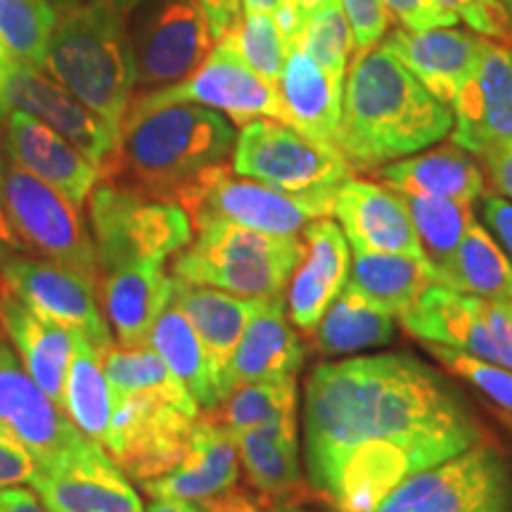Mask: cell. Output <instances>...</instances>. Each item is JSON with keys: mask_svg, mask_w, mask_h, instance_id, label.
<instances>
[{"mask_svg": "<svg viewBox=\"0 0 512 512\" xmlns=\"http://www.w3.org/2000/svg\"><path fill=\"white\" fill-rule=\"evenodd\" d=\"M479 439L463 394L411 354L323 363L306 380V470L337 512H370L408 477Z\"/></svg>", "mask_w": 512, "mask_h": 512, "instance_id": "cell-1", "label": "cell"}, {"mask_svg": "<svg viewBox=\"0 0 512 512\" xmlns=\"http://www.w3.org/2000/svg\"><path fill=\"white\" fill-rule=\"evenodd\" d=\"M453 131V110L387 46L354 55L342 88L335 147L351 169L418 155Z\"/></svg>", "mask_w": 512, "mask_h": 512, "instance_id": "cell-2", "label": "cell"}, {"mask_svg": "<svg viewBox=\"0 0 512 512\" xmlns=\"http://www.w3.org/2000/svg\"><path fill=\"white\" fill-rule=\"evenodd\" d=\"M235 138L233 124L202 105L128 112L112 171L128 178V188L178 204L192 183L228 162Z\"/></svg>", "mask_w": 512, "mask_h": 512, "instance_id": "cell-3", "label": "cell"}, {"mask_svg": "<svg viewBox=\"0 0 512 512\" xmlns=\"http://www.w3.org/2000/svg\"><path fill=\"white\" fill-rule=\"evenodd\" d=\"M46 72L121 138L136 88L126 12L114 0L55 8Z\"/></svg>", "mask_w": 512, "mask_h": 512, "instance_id": "cell-4", "label": "cell"}, {"mask_svg": "<svg viewBox=\"0 0 512 512\" xmlns=\"http://www.w3.org/2000/svg\"><path fill=\"white\" fill-rule=\"evenodd\" d=\"M297 235H271L235 223H209L174 256V278L245 299H285L302 259Z\"/></svg>", "mask_w": 512, "mask_h": 512, "instance_id": "cell-5", "label": "cell"}, {"mask_svg": "<svg viewBox=\"0 0 512 512\" xmlns=\"http://www.w3.org/2000/svg\"><path fill=\"white\" fill-rule=\"evenodd\" d=\"M91 235L100 275L136 264L164 266L192 242V221L181 204L102 183L91 192Z\"/></svg>", "mask_w": 512, "mask_h": 512, "instance_id": "cell-6", "label": "cell"}, {"mask_svg": "<svg viewBox=\"0 0 512 512\" xmlns=\"http://www.w3.org/2000/svg\"><path fill=\"white\" fill-rule=\"evenodd\" d=\"M335 192L292 195L252 178L233 176V169L221 164L192 183L178 197V204L188 211L195 230L209 223H235L271 235H297L311 221L332 216Z\"/></svg>", "mask_w": 512, "mask_h": 512, "instance_id": "cell-7", "label": "cell"}, {"mask_svg": "<svg viewBox=\"0 0 512 512\" xmlns=\"http://www.w3.org/2000/svg\"><path fill=\"white\" fill-rule=\"evenodd\" d=\"M0 207L24 252L72 268L98 285L93 235L60 190L19 169L0 150Z\"/></svg>", "mask_w": 512, "mask_h": 512, "instance_id": "cell-8", "label": "cell"}, {"mask_svg": "<svg viewBox=\"0 0 512 512\" xmlns=\"http://www.w3.org/2000/svg\"><path fill=\"white\" fill-rule=\"evenodd\" d=\"M0 437L22 446L46 472L67 470L105 451L38 387L8 344H0Z\"/></svg>", "mask_w": 512, "mask_h": 512, "instance_id": "cell-9", "label": "cell"}, {"mask_svg": "<svg viewBox=\"0 0 512 512\" xmlns=\"http://www.w3.org/2000/svg\"><path fill=\"white\" fill-rule=\"evenodd\" d=\"M370 512H512V475L498 448L477 441L408 477Z\"/></svg>", "mask_w": 512, "mask_h": 512, "instance_id": "cell-10", "label": "cell"}, {"mask_svg": "<svg viewBox=\"0 0 512 512\" xmlns=\"http://www.w3.org/2000/svg\"><path fill=\"white\" fill-rule=\"evenodd\" d=\"M233 171L292 195L337 190L351 178V164L335 145L318 143L290 124L254 119L233 147Z\"/></svg>", "mask_w": 512, "mask_h": 512, "instance_id": "cell-11", "label": "cell"}, {"mask_svg": "<svg viewBox=\"0 0 512 512\" xmlns=\"http://www.w3.org/2000/svg\"><path fill=\"white\" fill-rule=\"evenodd\" d=\"M128 15L136 86H174L214 50L207 12L197 0H143Z\"/></svg>", "mask_w": 512, "mask_h": 512, "instance_id": "cell-12", "label": "cell"}, {"mask_svg": "<svg viewBox=\"0 0 512 512\" xmlns=\"http://www.w3.org/2000/svg\"><path fill=\"white\" fill-rule=\"evenodd\" d=\"M10 112H27L74 143L102 174L117 162L121 138L43 69L0 50V126Z\"/></svg>", "mask_w": 512, "mask_h": 512, "instance_id": "cell-13", "label": "cell"}, {"mask_svg": "<svg viewBox=\"0 0 512 512\" xmlns=\"http://www.w3.org/2000/svg\"><path fill=\"white\" fill-rule=\"evenodd\" d=\"M183 102L228 114L242 126L254 119H275L287 124L278 86L261 79L226 41H219V46L188 79L138 95L128 112H147Z\"/></svg>", "mask_w": 512, "mask_h": 512, "instance_id": "cell-14", "label": "cell"}, {"mask_svg": "<svg viewBox=\"0 0 512 512\" xmlns=\"http://www.w3.org/2000/svg\"><path fill=\"white\" fill-rule=\"evenodd\" d=\"M197 418L162 396L114 394L107 453L133 482H150L185 458Z\"/></svg>", "mask_w": 512, "mask_h": 512, "instance_id": "cell-15", "label": "cell"}, {"mask_svg": "<svg viewBox=\"0 0 512 512\" xmlns=\"http://www.w3.org/2000/svg\"><path fill=\"white\" fill-rule=\"evenodd\" d=\"M0 280L31 309L64 328L81 330L98 349L107 351L114 344L95 297V283L81 273L41 256L17 254L3 268Z\"/></svg>", "mask_w": 512, "mask_h": 512, "instance_id": "cell-16", "label": "cell"}, {"mask_svg": "<svg viewBox=\"0 0 512 512\" xmlns=\"http://www.w3.org/2000/svg\"><path fill=\"white\" fill-rule=\"evenodd\" d=\"M0 150L19 169L60 190L83 207L102 171L62 133L27 112H10L0 126Z\"/></svg>", "mask_w": 512, "mask_h": 512, "instance_id": "cell-17", "label": "cell"}, {"mask_svg": "<svg viewBox=\"0 0 512 512\" xmlns=\"http://www.w3.org/2000/svg\"><path fill=\"white\" fill-rule=\"evenodd\" d=\"M453 143L484 157L512 143V50L489 43L477 72L451 102Z\"/></svg>", "mask_w": 512, "mask_h": 512, "instance_id": "cell-18", "label": "cell"}, {"mask_svg": "<svg viewBox=\"0 0 512 512\" xmlns=\"http://www.w3.org/2000/svg\"><path fill=\"white\" fill-rule=\"evenodd\" d=\"M335 216L351 252L403 254L427 259L415 235L411 214L399 192L387 185L349 178L339 185L332 202Z\"/></svg>", "mask_w": 512, "mask_h": 512, "instance_id": "cell-19", "label": "cell"}, {"mask_svg": "<svg viewBox=\"0 0 512 512\" xmlns=\"http://www.w3.org/2000/svg\"><path fill=\"white\" fill-rule=\"evenodd\" d=\"M240 456L235 437L211 415H200L192 427L188 451L174 470L140 484L152 498H176L207 508L238 489Z\"/></svg>", "mask_w": 512, "mask_h": 512, "instance_id": "cell-20", "label": "cell"}, {"mask_svg": "<svg viewBox=\"0 0 512 512\" xmlns=\"http://www.w3.org/2000/svg\"><path fill=\"white\" fill-rule=\"evenodd\" d=\"M399 320L403 330L422 342L444 344L512 370L510 356L489 328L484 299L458 292L444 283H434L430 290L420 294L411 309L401 313Z\"/></svg>", "mask_w": 512, "mask_h": 512, "instance_id": "cell-21", "label": "cell"}, {"mask_svg": "<svg viewBox=\"0 0 512 512\" xmlns=\"http://www.w3.org/2000/svg\"><path fill=\"white\" fill-rule=\"evenodd\" d=\"M302 242L304 252L287 285L285 309L297 328L313 332L349 283L351 247L342 228L328 216L311 221Z\"/></svg>", "mask_w": 512, "mask_h": 512, "instance_id": "cell-22", "label": "cell"}, {"mask_svg": "<svg viewBox=\"0 0 512 512\" xmlns=\"http://www.w3.org/2000/svg\"><path fill=\"white\" fill-rule=\"evenodd\" d=\"M491 41L456 27L432 31L394 29L382 46H387L411 69L427 91L451 105L470 76L477 72L479 62Z\"/></svg>", "mask_w": 512, "mask_h": 512, "instance_id": "cell-23", "label": "cell"}, {"mask_svg": "<svg viewBox=\"0 0 512 512\" xmlns=\"http://www.w3.org/2000/svg\"><path fill=\"white\" fill-rule=\"evenodd\" d=\"M302 366L304 344L285 316V299H264L223 370L219 403L242 384L297 377Z\"/></svg>", "mask_w": 512, "mask_h": 512, "instance_id": "cell-24", "label": "cell"}, {"mask_svg": "<svg viewBox=\"0 0 512 512\" xmlns=\"http://www.w3.org/2000/svg\"><path fill=\"white\" fill-rule=\"evenodd\" d=\"M29 486L50 512H145L107 448L67 470H36Z\"/></svg>", "mask_w": 512, "mask_h": 512, "instance_id": "cell-25", "label": "cell"}, {"mask_svg": "<svg viewBox=\"0 0 512 512\" xmlns=\"http://www.w3.org/2000/svg\"><path fill=\"white\" fill-rule=\"evenodd\" d=\"M176 278L162 264H136L98 275L102 309L119 347H147V335L174 299Z\"/></svg>", "mask_w": 512, "mask_h": 512, "instance_id": "cell-26", "label": "cell"}, {"mask_svg": "<svg viewBox=\"0 0 512 512\" xmlns=\"http://www.w3.org/2000/svg\"><path fill=\"white\" fill-rule=\"evenodd\" d=\"M0 328L10 337L34 382L62 406L64 377L74 354L72 328L41 316L5 287L0 290Z\"/></svg>", "mask_w": 512, "mask_h": 512, "instance_id": "cell-27", "label": "cell"}, {"mask_svg": "<svg viewBox=\"0 0 512 512\" xmlns=\"http://www.w3.org/2000/svg\"><path fill=\"white\" fill-rule=\"evenodd\" d=\"M344 79L325 72L302 46L290 43L278 79L287 124L318 143L335 145Z\"/></svg>", "mask_w": 512, "mask_h": 512, "instance_id": "cell-28", "label": "cell"}, {"mask_svg": "<svg viewBox=\"0 0 512 512\" xmlns=\"http://www.w3.org/2000/svg\"><path fill=\"white\" fill-rule=\"evenodd\" d=\"M380 178L399 195L446 197L467 204H475L484 195L482 169L456 143L384 164Z\"/></svg>", "mask_w": 512, "mask_h": 512, "instance_id": "cell-29", "label": "cell"}, {"mask_svg": "<svg viewBox=\"0 0 512 512\" xmlns=\"http://www.w3.org/2000/svg\"><path fill=\"white\" fill-rule=\"evenodd\" d=\"M171 302L188 316L192 328L200 335L216 377V392H219L223 370L233 358L247 323L264 299H245L238 294L216 290V287L190 285L176 278Z\"/></svg>", "mask_w": 512, "mask_h": 512, "instance_id": "cell-30", "label": "cell"}, {"mask_svg": "<svg viewBox=\"0 0 512 512\" xmlns=\"http://www.w3.org/2000/svg\"><path fill=\"white\" fill-rule=\"evenodd\" d=\"M247 482L264 496H285L302 484L297 415L273 420L235 437Z\"/></svg>", "mask_w": 512, "mask_h": 512, "instance_id": "cell-31", "label": "cell"}, {"mask_svg": "<svg viewBox=\"0 0 512 512\" xmlns=\"http://www.w3.org/2000/svg\"><path fill=\"white\" fill-rule=\"evenodd\" d=\"M74 354L64 377L62 411L79 430L107 448L112 439L114 394L102 366V349L74 330Z\"/></svg>", "mask_w": 512, "mask_h": 512, "instance_id": "cell-32", "label": "cell"}, {"mask_svg": "<svg viewBox=\"0 0 512 512\" xmlns=\"http://www.w3.org/2000/svg\"><path fill=\"white\" fill-rule=\"evenodd\" d=\"M147 347L166 363L202 411H214L219 406L216 377L211 361L188 316L171 302L159 313L147 335Z\"/></svg>", "mask_w": 512, "mask_h": 512, "instance_id": "cell-33", "label": "cell"}, {"mask_svg": "<svg viewBox=\"0 0 512 512\" xmlns=\"http://www.w3.org/2000/svg\"><path fill=\"white\" fill-rule=\"evenodd\" d=\"M351 254H354V261H351L349 283L394 318L411 309L420 294L430 290L434 283H441L437 268L427 259L380 252Z\"/></svg>", "mask_w": 512, "mask_h": 512, "instance_id": "cell-34", "label": "cell"}, {"mask_svg": "<svg viewBox=\"0 0 512 512\" xmlns=\"http://www.w3.org/2000/svg\"><path fill=\"white\" fill-rule=\"evenodd\" d=\"M394 337V316L361 290L347 283L316 328L318 349L325 356L382 347Z\"/></svg>", "mask_w": 512, "mask_h": 512, "instance_id": "cell-35", "label": "cell"}, {"mask_svg": "<svg viewBox=\"0 0 512 512\" xmlns=\"http://www.w3.org/2000/svg\"><path fill=\"white\" fill-rule=\"evenodd\" d=\"M444 285L486 302H512V261L482 223H470Z\"/></svg>", "mask_w": 512, "mask_h": 512, "instance_id": "cell-36", "label": "cell"}, {"mask_svg": "<svg viewBox=\"0 0 512 512\" xmlns=\"http://www.w3.org/2000/svg\"><path fill=\"white\" fill-rule=\"evenodd\" d=\"M102 366L110 380L112 394H155L183 408L185 413L200 415L202 408L192 399L181 380L166 368V363L150 347L126 349L112 344L102 351Z\"/></svg>", "mask_w": 512, "mask_h": 512, "instance_id": "cell-37", "label": "cell"}, {"mask_svg": "<svg viewBox=\"0 0 512 512\" xmlns=\"http://www.w3.org/2000/svg\"><path fill=\"white\" fill-rule=\"evenodd\" d=\"M401 197L406 202L408 214H411L422 252H425L427 261L437 268L441 283H446V273L456 259L460 242H463L470 223L475 221L472 204L446 200V197Z\"/></svg>", "mask_w": 512, "mask_h": 512, "instance_id": "cell-38", "label": "cell"}, {"mask_svg": "<svg viewBox=\"0 0 512 512\" xmlns=\"http://www.w3.org/2000/svg\"><path fill=\"white\" fill-rule=\"evenodd\" d=\"M211 418L238 437L254 427L297 415V377L273 382H252L233 389L214 411Z\"/></svg>", "mask_w": 512, "mask_h": 512, "instance_id": "cell-39", "label": "cell"}, {"mask_svg": "<svg viewBox=\"0 0 512 512\" xmlns=\"http://www.w3.org/2000/svg\"><path fill=\"white\" fill-rule=\"evenodd\" d=\"M55 8L50 0H0V50L46 72Z\"/></svg>", "mask_w": 512, "mask_h": 512, "instance_id": "cell-40", "label": "cell"}, {"mask_svg": "<svg viewBox=\"0 0 512 512\" xmlns=\"http://www.w3.org/2000/svg\"><path fill=\"white\" fill-rule=\"evenodd\" d=\"M294 43L337 79H344L354 60V34L339 0H325L320 8L306 15Z\"/></svg>", "mask_w": 512, "mask_h": 512, "instance_id": "cell-41", "label": "cell"}, {"mask_svg": "<svg viewBox=\"0 0 512 512\" xmlns=\"http://www.w3.org/2000/svg\"><path fill=\"white\" fill-rule=\"evenodd\" d=\"M221 41L230 43L242 60L254 69L261 79L278 86L287 57L285 38L280 34L273 15L266 12H242L240 24Z\"/></svg>", "mask_w": 512, "mask_h": 512, "instance_id": "cell-42", "label": "cell"}, {"mask_svg": "<svg viewBox=\"0 0 512 512\" xmlns=\"http://www.w3.org/2000/svg\"><path fill=\"white\" fill-rule=\"evenodd\" d=\"M425 347L434 358H439L448 370H453V373L463 377V380L475 384L479 392L489 396L501 411L512 413V370L510 368L496 366V363L470 356L460 349L444 347V344L425 342Z\"/></svg>", "mask_w": 512, "mask_h": 512, "instance_id": "cell-43", "label": "cell"}, {"mask_svg": "<svg viewBox=\"0 0 512 512\" xmlns=\"http://www.w3.org/2000/svg\"><path fill=\"white\" fill-rule=\"evenodd\" d=\"M354 34V55L368 53L382 41L389 27V10L384 0H339Z\"/></svg>", "mask_w": 512, "mask_h": 512, "instance_id": "cell-44", "label": "cell"}, {"mask_svg": "<svg viewBox=\"0 0 512 512\" xmlns=\"http://www.w3.org/2000/svg\"><path fill=\"white\" fill-rule=\"evenodd\" d=\"M439 3L479 36L498 38V41H508L512 36V24L498 0H439Z\"/></svg>", "mask_w": 512, "mask_h": 512, "instance_id": "cell-45", "label": "cell"}, {"mask_svg": "<svg viewBox=\"0 0 512 512\" xmlns=\"http://www.w3.org/2000/svg\"><path fill=\"white\" fill-rule=\"evenodd\" d=\"M389 15L399 17L403 29L432 31L441 27H456L460 19L446 10L439 0H384Z\"/></svg>", "mask_w": 512, "mask_h": 512, "instance_id": "cell-46", "label": "cell"}, {"mask_svg": "<svg viewBox=\"0 0 512 512\" xmlns=\"http://www.w3.org/2000/svg\"><path fill=\"white\" fill-rule=\"evenodd\" d=\"M36 470L38 467L34 463V458H31L22 446L0 437V489L29 484L31 477L36 475Z\"/></svg>", "mask_w": 512, "mask_h": 512, "instance_id": "cell-47", "label": "cell"}, {"mask_svg": "<svg viewBox=\"0 0 512 512\" xmlns=\"http://www.w3.org/2000/svg\"><path fill=\"white\" fill-rule=\"evenodd\" d=\"M197 3L202 5L204 12H207L214 41L226 38L230 31L240 24L242 19L240 0H197Z\"/></svg>", "mask_w": 512, "mask_h": 512, "instance_id": "cell-48", "label": "cell"}, {"mask_svg": "<svg viewBox=\"0 0 512 512\" xmlns=\"http://www.w3.org/2000/svg\"><path fill=\"white\" fill-rule=\"evenodd\" d=\"M484 221L489 223V228L494 230V235L501 240L505 254L512 261V202L503 200V197L489 195L484 200Z\"/></svg>", "mask_w": 512, "mask_h": 512, "instance_id": "cell-49", "label": "cell"}, {"mask_svg": "<svg viewBox=\"0 0 512 512\" xmlns=\"http://www.w3.org/2000/svg\"><path fill=\"white\" fill-rule=\"evenodd\" d=\"M479 159H482L486 174H489L491 183L496 185V190L512 200V143L486 152Z\"/></svg>", "mask_w": 512, "mask_h": 512, "instance_id": "cell-50", "label": "cell"}, {"mask_svg": "<svg viewBox=\"0 0 512 512\" xmlns=\"http://www.w3.org/2000/svg\"><path fill=\"white\" fill-rule=\"evenodd\" d=\"M0 512H50L34 489L8 486L0 489Z\"/></svg>", "mask_w": 512, "mask_h": 512, "instance_id": "cell-51", "label": "cell"}, {"mask_svg": "<svg viewBox=\"0 0 512 512\" xmlns=\"http://www.w3.org/2000/svg\"><path fill=\"white\" fill-rule=\"evenodd\" d=\"M17 254H27L24 252L22 242L15 235V230H12L8 216H5L3 207H0V273H3V268L8 266L10 259H15Z\"/></svg>", "mask_w": 512, "mask_h": 512, "instance_id": "cell-52", "label": "cell"}, {"mask_svg": "<svg viewBox=\"0 0 512 512\" xmlns=\"http://www.w3.org/2000/svg\"><path fill=\"white\" fill-rule=\"evenodd\" d=\"M147 512H209V510L197 503L176 501V498H155V503L150 505V510Z\"/></svg>", "mask_w": 512, "mask_h": 512, "instance_id": "cell-53", "label": "cell"}, {"mask_svg": "<svg viewBox=\"0 0 512 512\" xmlns=\"http://www.w3.org/2000/svg\"><path fill=\"white\" fill-rule=\"evenodd\" d=\"M280 3L283 0H240L242 12H266V15H273Z\"/></svg>", "mask_w": 512, "mask_h": 512, "instance_id": "cell-54", "label": "cell"}, {"mask_svg": "<svg viewBox=\"0 0 512 512\" xmlns=\"http://www.w3.org/2000/svg\"><path fill=\"white\" fill-rule=\"evenodd\" d=\"M287 3L292 5V10L297 12V17H299V24H302L304 17L311 15V12L316 10V8H320V5H323L325 0H287Z\"/></svg>", "mask_w": 512, "mask_h": 512, "instance_id": "cell-55", "label": "cell"}, {"mask_svg": "<svg viewBox=\"0 0 512 512\" xmlns=\"http://www.w3.org/2000/svg\"><path fill=\"white\" fill-rule=\"evenodd\" d=\"M114 3H117V8H119L121 12H126V15H128V12L136 8L138 3H143V0H114Z\"/></svg>", "mask_w": 512, "mask_h": 512, "instance_id": "cell-56", "label": "cell"}, {"mask_svg": "<svg viewBox=\"0 0 512 512\" xmlns=\"http://www.w3.org/2000/svg\"><path fill=\"white\" fill-rule=\"evenodd\" d=\"M498 418H501L503 425L508 427L510 434H512V413L510 411H498Z\"/></svg>", "mask_w": 512, "mask_h": 512, "instance_id": "cell-57", "label": "cell"}, {"mask_svg": "<svg viewBox=\"0 0 512 512\" xmlns=\"http://www.w3.org/2000/svg\"><path fill=\"white\" fill-rule=\"evenodd\" d=\"M254 512H304L299 508H292V505H280V508H268V510H254Z\"/></svg>", "mask_w": 512, "mask_h": 512, "instance_id": "cell-58", "label": "cell"}, {"mask_svg": "<svg viewBox=\"0 0 512 512\" xmlns=\"http://www.w3.org/2000/svg\"><path fill=\"white\" fill-rule=\"evenodd\" d=\"M503 304V313L508 318V328H510V337H512V302H501Z\"/></svg>", "mask_w": 512, "mask_h": 512, "instance_id": "cell-59", "label": "cell"}, {"mask_svg": "<svg viewBox=\"0 0 512 512\" xmlns=\"http://www.w3.org/2000/svg\"><path fill=\"white\" fill-rule=\"evenodd\" d=\"M498 3H501V8L505 10V15H508L510 24H512V0H498Z\"/></svg>", "mask_w": 512, "mask_h": 512, "instance_id": "cell-60", "label": "cell"}, {"mask_svg": "<svg viewBox=\"0 0 512 512\" xmlns=\"http://www.w3.org/2000/svg\"><path fill=\"white\" fill-rule=\"evenodd\" d=\"M50 3H53V8H62V5L76 3V0H50Z\"/></svg>", "mask_w": 512, "mask_h": 512, "instance_id": "cell-61", "label": "cell"}]
</instances>
